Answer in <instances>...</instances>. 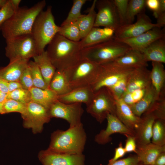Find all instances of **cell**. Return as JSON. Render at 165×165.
Masks as SVG:
<instances>
[{"mask_svg":"<svg viewBox=\"0 0 165 165\" xmlns=\"http://www.w3.org/2000/svg\"><path fill=\"white\" fill-rule=\"evenodd\" d=\"M79 41L70 40L57 33L46 50L56 69L66 71L82 59Z\"/></svg>","mask_w":165,"mask_h":165,"instance_id":"obj_1","label":"cell"},{"mask_svg":"<svg viewBox=\"0 0 165 165\" xmlns=\"http://www.w3.org/2000/svg\"><path fill=\"white\" fill-rule=\"evenodd\" d=\"M60 27L58 34L67 39L75 42H79L82 39L76 21L61 25Z\"/></svg>","mask_w":165,"mask_h":165,"instance_id":"obj_33","label":"cell"},{"mask_svg":"<svg viewBox=\"0 0 165 165\" xmlns=\"http://www.w3.org/2000/svg\"><path fill=\"white\" fill-rule=\"evenodd\" d=\"M29 91L31 101L40 105L48 110L58 100V95L49 88L43 89L33 87Z\"/></svg>","mask_w":165,"mask_h":165,"instance_id":"obj_27","label":"cell"},{"mask_svg":"<svg viewBox=\"0 0 165 165\" xmlns=\"http://www.w3.org/2000/svg\"><path fill=\"white\" fill-rule=\"evenodd\" d=\"M8 82L0 78V91L8 94L9 93Z\"/></svg>","mask_w":165,"mask_h":165,"instance_id":"obj_49","label":"cell"},{"mask_svg":"<svg viewBox=\"0 0 165 165\" xmlns=\"http://www.w3.org/2000/svg\"><path fill=\"white\" fill-rule=\"evenodd\" d=\"M129 76L121 79L113 85L107 88L116 100L121 99L125 92Z\"/></svg>","mask_w":165,"mask_h":165,"instance_id":"obj_38","label":"cell"},{"mask_svg":"<svg viewBox=\"0 0 165 165\" xmlns=\"http://www.w3.org/2000/svg\"><path fill=\"white\" fill-rule=\"evenodd\" d=\"M7 0H0V8H1L6 3Z\"/></svg>","mask_w":165,"mask_h":165,"instance_id":"obj_53","label":"cell"},{"mask_svg":"<svg viewBox=\"0 0 165 165\" xmlns=\"http://www.w3.org/2000/svg\"><path fill=\"white\" fill-rule=\"evenodd\" d=\"M146 0H129L126 17L127 24L133 23L136 16L145 12Z\"/></svg>","mask_w":165,"mask_h":165,"instance_id":"obj_32","label":"cell"},{"mask_svg":"<svg viewBox=\"0 0 165 165\" xmlns=\"http://www.w3.org/2000/svg\"><path fill=\"white\" fill-rule=\"evenodd\" d=\"M29 61L18 60L10 61L6 66L0 69V78L9 82L18 81Z\"/></svg>","mask_w":165,"mask_h":165,"instance_id":"obj_24","label":"cell"},{"mask_svg":"<svg viewBox=\"0 0 165 165\" xmlns=\"http://www.w3.org/2000/svg\"><path fill=\"white\" fill-rule=\"evenodd\" d=\"M7 94L0 91V104L3 103L7 99Z\"/></svg>","mask_w":165,"mask_h":165,"instance_id":"obj_52","label":"cell"},{"mask_svg":"<svg viewBox=\"0 0 165 165\" xmlns=\"http://www.w3.org/2000/svg\"><path fill=\"white\" fill-rule=\"evenodd\" d=\"M29 67L34 86L43 89L49 88L45 82L40 69L33 61H29L28 63Z\"/></svg>","mask_w":165,"mask_h":165,"instance_id":"obj_37","label":"cell"},{"mask_svg":"<svg viewBox=\"0 0 165 165\" xmlns=\"http://www.w3.org/2000/svg\"><path fill=\"white\" fill-rule=\"evenodd\" d=\"M145 61L165 63V37L153 42L141 52Z\"/></svg>","mask_w":165,"mask_h":165,"instance_id":"obj_25","label":"cell"},{"mask_svg":"<svg viewBox=\"0 0 165 165\" xmlns=\"http://www.w3.org/2000/svg\"><path fill=\"white\" fill-rule=\"evenodd\" d=\"M6 56L10 61L18 60L29 61L39 54L37 45L31 34L6 40Z\"/></svg>","mask_w":165,"mask_h":165,"instance_id":"obj_6","label":"cell"},{"mask_svg":"<svg viewBox=\"0 0 165 165\" xmlns=\"http://www.w3.org/2000/svg\"><path fill=\"white\" fill-rule=\"evenodd\" d=\"M137 16V20L134 23L120 25L115 31L116 39L121 40L134 37L154 28H161L157 24L153 23L145 12Z\"/></svg>","mask_w":165,"mask_h":165,"instance_id":"obj_12","label":"cell"},{"mask_svg":"<svg viewBox=\"0 0 165 165\" xmlns=\"http://www.w3.org/2000/svg\"><path fill=\"white\" fill-rule=\"evenodd\" d=\"M157 99L155 91L151 84L139 101L129 106L134 115L140 117Z\"/></svg>","mask_w":165,"mask_h":165,"instance_id":"obj_29","label":"cell"},{"mask_svg":"<svg viewBox=\"0 0 165 165\" xmlns=\"http://www.w3.org/2000/svg\"></svg>","mask_w":165,"mask_h":165,"instance_id":"obj_56","label":"cell"},{"mask_svg":"<svg viewBox=\"0 0 165 165\" xmlns=\"http://www.w3.org/2000/svg\"><path fill=\"white\" fill-rule=\"evenodd\" d=\"M127 138L125 146L124 147L126 153L134 152L135 153L137 144L134 136L126 135Z\"/></svg>","mask_w":165,"mask_h":165,"instance_id":"obj_45","label":"cell"},{"mask_svg":"<svg viewBox=\"0 0 165 165\" xmlns=\"http://www.w3.org/2000/svg\"><path fill=\"white\" fill-rule=\"evenodd\" d=\"M9 92H12L16 89L22 88V86L18 81H11L8 82Z\"/></svg>","mask_w":165,"mask_h":165,"instance_id":"obj_48","label":"cell"},{"mask_svg":"<svg viewBox=\"0 0 165 165\" xmlns=\"http://www.w3.org/2000/svg\"><path fill=\"white\" fill-rule=\"evenodd\" d=\"M115 30L106 27H93L79 41L82 48L94 46L110 39L114 36Z\"/></svg>","mask_w":165,"mask_h":165,"instance_id":"obj_19","label":"cell"},{"mask_svg":"<svg viewBox=\"0 0 165 165\" xmlns=\"http://www.w3.org/2000/svg\"><path fill=\"white\" fill-rule=\"evenodd\" d=\"M38 159L43 165H85V156L80 154H65L41 151Z\"/></svg>","mask_w":165,"mask_h":165,"instance_id":"obj_15","label":"cell"},{"mask_svg":"<svg viewBox=\"0 0 165 165\" xmlns=\"http://www.w3.org/2000/svg\"><path fill=\"white\" fill-rule=\"evenodd\" d=\"M49 112L51 118L64 119L72 127L82 123L81 119L84 110L81 103L67 104L57 100L51 106Z\"/></svg>","mask_w":165,"mask_h":165,"instance_id":"obj_11","label":"cell"},{"mask_svg":"<svg viewBox=\"0 0 165 165\" xmlns=\"http://www.w3.org/2000/svg\"><path fill=\"white\" fill-rule=\"evenodd\" d=\"M150 86L146 88L125 93L121 99L129 105H133L142 98Z\"/></svg>","mask_w":165,"mask_h":165,"instance_id":"obj_40","label":"cell"},{"mask_svg":"<svg viewBox=\"0 0 165 165\" xmlns=\"http://www.w3.org/2000/svg\"><path fill=\"white\" fill-rule=\"evenodd\" d=\"M33 58L34 61L39 68L44 80L49 88L50 82L56 68L53 64L46 51L44 50Z\"/></svg>","mask_w":165,"mask_h":165,"instance_id":"obj_28","label":"cell"},{"mask_svg":"<svg viewBox=\"0 0 165 165\" xmlns=\"http://www.w3.org/2000/svg\"><path fill=\"white\" fill-rule=\"evenodd\" d=\"M2 104H0V114H1V113Z\"/></svg>","mask_w":165,"mask_h":165,"instance_id":"obj_54","label":"cell"},{"mask_svg":"<svg viewBox=\"0 0 165 165\" xmlns=\"http://www.w3.org/2000/svg\"><path fill=\"white\" fill-rule=\"evenodd\" d=\"M98 9L94 27L108 28L115 31L120 26L116 7L112 0H97Z\"/></svg>","mask_w":165,"mask_h":165,"instance_id":"obj_13","label":"cell"},{"mask_svg":"<svg viewBox=\"0 0 165 165\" xmlns=\"http://www.w3.org/2000/svg\"><path fill=\"white\" fill-rule=\"evenodd\" d=\"M26 105L12 99H7L2 104L1 114L17 112L22 115L26 112Z\"/></svg>","mask_w":165,"mask_h":165,"instance_id":"obj_36","label":"cell"},{"mask_svg":"<svg viewBox=\"0 0 165 165\" xmlns=\"http://www.w3.org/2000/svg\"><path fill=\"white\" fill-rule=\"evenodd\" d=\"M97 0L93 1L88 9V13L83 14L76 21L79 29L82 39L84 38L94 27L97 13L95 10Z\"/></svg>","mask_w":165,"mask_h":165,"instance_id":"obj_31","label":"cell"},{"mask_svg":"<svg viewBox=\"0 0 165 165\" xmlns=\"http://www.w3.org/2000/svg\"><path fill=\"white\" fill-rule=\"evenodd\" d=\"M87 139L82 123L66 130H57L52 134L49 152L65 154H83Z\"/></svg>","mask_w":165,"mask_h":165,"instance_id":"obj_2","label":"cell"},{"mask_svg":"<svg viewBox=\"0 0 165 165\" xmlns=\"http://www.w3.org/2000/svg\"><path fill=\"white\" fill-rule=\"evenodd\" d=\"M12 6L15 11V12L17 11L20 7V4L21 2L20 0H10Z\"/></svg>","mask_w":165,"mask_h":165,"instance_id":"obj_51","label":"cell"},{"mask_svg":"<svg viewBox=\"0 0 165 165\" xmlns=\"http://www.w3.org/2000/svg\"><path fill=\"white\" fill-rule=\"evenodd\" d=\"M150 72L151 84L158 99L165 97V70L163 63L152 62Z\"/></svg>","mask_w":165,"mask_h":165,"instance_id":"obj_23","label":"cell"},{"mask_svg":"<svg viewBox=\"0 0 165 165\" xmlns=\"http://www.w3.org/2000/svg\"><path fill=\"white\" fill-rule=\"evenodd\" d=\"M7 99H12L25 104H27L31 101L29 90L23 88L9 92L7 94Z\"/></svg>","mask_w":165,"mask_h":165,"instance_id":"obj_39","label":"cell"},{"mask_svg":"<svg viewBox=\"0 0 165 165\" xmlns=\"http://www.w3.org/2000/svg\"><path fill=\"white\" fill-rule=\"evenodd\" d=\"M153 165H165V152L159 155Z\"/></svg>","mask_w":165,"mask_h":165,"instance_id":"obj_50","label":"cell"},{"mask_svg":"<svg viewBox=\"0 0 165 165\" xmlns=\"http://www.w3.org/2000/svg\"><path fill=\"white\" fill-rule=\"evenodd\" d=\"M86 106L87 112L100 123L106 119L108 114L116 116V100L106 87L94 92Z\"/></svg>","mask_w":165,"mask_h":165,"instance_id":"obj_8","label":"cell"},{"mask_svg":"<svg viewBox=\"0 0 165 165\" xmlns=\"http://www.w3.org/2000/svg\"><path fill=\"white\" fill-rule=\"evenodd\" d=\"M110 62L115 65L124 67L137 68L148 66V62L145 61L142 53L140 51L132 49Z\"/></svg>","mask_w":165,"mask_h":165,"instance_id":"obj_26","label":"cell"},{"mask_svg":"<svg viewBox=\"0 0 165 165\" xmlns=\"http://www.w3.org/2000/svg\"><path fill=\"white\" fill-rule=\"evenodd\" d=\"M87 0H74L72 8L66 19L62 23L63 25L72 22H76L83 16L81 13V10Z\"/></svg>","mask_w":165,"mask_h":165,"instance_id":"obj_35","label":"cell"},{"mask_svg":"<svg viewBox=\"0 0 165 165\" xmlns=\"http://www.w3.org/2000/svg\"><path fill=\"white\" fill-rule=\"evenodd\" d=\"M150 72L151 71L147 67L136 68L128 76L127 88L124 94L146 88L150 86Z\"/></svg>","mask_w":165,"mask_h":165,"instance_id":"obj_18","label":"cell"},{"mask_svg":"<svg viewBox=\"0 0 165 165\" xmlns=\"http://www.w3.org/2000/svg\"><path fill=\"white\" fill-rule=\"evenodd\" d=\"M106 119L107 125L105 129H102L94 138L95 141L101 145H105L112 140L111 135L118 133L125 135L134 136V132L127 128L115 115L108 114Z\"/></svg>","mask_w":165,"mask_h":165,"instance_id":"obj_14","label":"cell"},{"mask_svg":"<svg viewBox=\"0 0 165 165\" xmlns=\"http://www.w3.org/2000/svg\"><path fill=\"white\" fill-rule=\"evenodd\" d=\"M141 165H144V164H141Z\"/></svg>","mask_w":165,"mask_h":165,"instance_id":"obj_55","label":"cell"},{"mask_svg":"<svg viewBox=\"0 0 165 165\" xmlns=\"http://www.w3.org/2000/svg\"><path fill=\"white\" fill-rule=\"evenodd\" d=\"M99 65L84 59L65 71L72 89L90 86L96 78Z\"/></svg>","mask_w":165,"mask_h":165,"instance_id":"obj_7","label":"cell"},{"mask_svg":"<svg viewBox=\"0 0 165 165\" xmlns=\"http://www.w3.org/2000/svg\"><path fill=\"white\" fill-rule=\"evenodd\" d=\"M116 7L120 25L127 24L126 17L129 0H112Z\"/></svg>","mask_w":165,"mask_h":165,"instance_id":"obj_41","label":"cell"},{"mask_svg":"<svg viewBox=\"0 0 165 165\" xmlns=\"http://www.w3.org/2000/svg\"><path fill=\"white\" fill-rule=\"evenodd\" d=\"M60 26L57 25L52 11V7L48 6L37 16L33 23L31 34L36 42L39 54L58 33Z\"/></svg>","mask_w":165,"mask_h":165,"instance_id":"obj_5","label":"cell"},{"mask_svg":"<svg viewBox=\"0 0 165 165\" xmlns=\"http://www.w3.org/2000/svg\"><path fill=\"white\" fill-rule=\"evenodd\" d=\"M135 68L116 66L111 62L100 64L96 78L90 87L94 92L109 87L129 75Z\"/></svg>","mask_w":165,"mask_h":165,"instance_id":"obj_9","label":"cell"},{"mask_svg":"<svg viewBox=\"0 0 165 165\" xmlns=\"http://www.w3.org/2000/svg\"><path fill=\"white\" fill-rule=\"evenodd\" d=\"M46 4V1L42 0L30 8L20 7L1 27V31L5 40L31 34L36 18Z\"/></svg>","mask_w":165,"mask_h":165,"instance_id":"obj_3","label":"cell"},{"mask_svg":"<svg viewBox=\"0 0 165 165\" xmlns=\"http://www.w3.org/2000/svg\"><path fill=\"white\" fill-rule=\"evenodd\" d=\"M94 93L90 86L77 88L58 96V100L65 104L83 103L86 105L91 100Z\"/></svg>","mask_w":165,"mask_h":165,"instance_id":"obj_22","label":"cell"},{"mask_svg":"<svg viewBox=\"0 0 165 165\" xmlns=\"http://www.w3.org/2000/svg\"><path fill=\"white\" fill-rule=\"evenodd\" d=\"M23 88L29 90L34 87L28 64L23 71L19 80Z\"/></svg>","mask_w":165,"mask_h":165,"instance_id":"obj_43","label":"cell"},{"mask_svg":"<svg viewBox=\"0 0 165 165\" xmlns=\"http://www.w3.org/2000/svg\"><path fill=\"white\" fill-rule=\"evenodd\" d=\"M15 11L10 0H7L0 9V31L2 24L14 14Z\"/></svg>","mask_w":165,"mask_h":165,"instance_id":"obj_42","label":"cell"},{"mask_svg":"<svg viewBox=\"0 0 165 165\" xmlns=\"http://www.w3.org/2000/svg\"><path fill=\"white\" fill-rule=\"evenodd\" d=\"M157 118L152 112L146 111L141 117V120L134 131L137 145L151 142L153 123Z\"/></svg>","mask_w":165,"mask_h":165,"instance_id":"obj_17","label":"cell"},{"mask_svg":"<svg viewBox=\"0 0 165 165\" xmlns=\"http://www.w3.org/2000/svg\"><path fill=\"white\" fill-rule=\"evenodd\" d=\"M126 153L122 142L120 143L119 146L115 148V153L112 158L109 160L107 165H111L115 162L122 157Z\"/></svg>","mask_w":165,"mask_h":165,"instance_id":"obj_46","label":"cell"},{"mask_svg":"<svg viewBox=\"0 0 165 165\" xmlns=\"http://www.w3.org/2000/svg\"><path fill=\"white\" fill-rule=\"evenodd\" d=\"M165 37V28L161 29V28L155 27L135 37L116 39L127 44L132 49L141 53L154 41Z\"/></svg>","mask_w":165,"mask_h":165,"instance_id":"obj_16","label":"cell"},{"mask_svg":"<svg viewBox=\"0 0 165 165\" xmlns=\"http://www.w3.org/2000/svg\"><path fill=\"white\" fill-rule=\"evenodd\" d=\"M49 88L58 96L66 94L72 90L65 71L56 70L50 82Z\"/></svg>","mask_w":165,"mask_h":165,"instance_id":"obj_30","label":"cell"},{"mask_svg":"<svg viewBox=\"0 0 165 165\" xmlns=\"http://www.w3.org/2000/svg\"><path fill=\"white\" fill-rule=\"evenodd\" d=\"M145 4L146 6L152 12L154 16L159 9L160 0H146Z\"/></svg>","mask_w":165,"mask_h":165,"instance_id":"obj_47","label":"cell"},{"mask_svg":"<svg viewBox=\"0 0 165 165\" xmlns=\"http://www.w3.org/2000/svg\"><path fill=\"white\" fill-rule=\"evenodd\" d=\"M152 143L160 145H165V120L156 119L152 129Z\"/></svg>","mask_w":165,"mask_h":165,"instance_id":"obj_34","label":"cell"},{"mask_svg":"<svg viewBox=\"0 0 165 165\" xmlns=\"http://www.w3.org/2000/svg\"><path fill=\"white\" fill-rule=\"evenodd\" d=\"M142 164L136 155H131L128 157L119 160L111 165H141Z\"/></svg>","mask_w":165,"mask_h":165,"instance_id":"obj_44","label":"cell"},{"mask_svg":"<svg viewBox=\"0 0 165 165\" xmlns=\"http://www.w3.org/2000/svg\"><path fill=\"white\" fill-rule=\"evenodd\" d=\"M127 45L112 38L91 46L82 49V59L99 65L112 62L131 50Z\"/></svg>","mask_w":165,"mask_h":165,"instance_id":"obj_4","label":"cell"},{"mask_svg":"<svg viewBox=\"0 0 165 165\" xmlns=\"http://www.w3.org/2000/svg\"><path fill=\"white\" fill-rule=\"evenodd\" d=\"M116 116L127 128L134 131L140 121L141 117L134 115L129 106L121 99L116 100Z\"/></svg>","mask_w":165,"mask_h":165,"instance_id":"obj_21","label":"cell"},{"mask_svg":"<svg viewBox=\"0 0 165 165\" xmlns=\"http://www.w3.org/2000/svg\"><path fill=\"white\" fill-rule=\"evenodd\" d=\"M21 116L24 127L31 129L34 134L41 132L44 125L48 123L51 118L48 110L32 101L27 104L26 112Z\"/></svg>","mask_w":165,"mask_h":165,"instance_id":"obj_10","label":"cell"},{"mask_svg":"<svg viewBox=\"0 0 165 165\" xmlns=\"http://www.w3.org/2000/svg\"><path fill=\"white\" fill-rule=\"evenodd\" d=\"M165 152V145L160 146L151 142L144 145H137L135 152L143 164L153 165L161 153Z\"/></svg>","mask_w":165,"mask_h":165,"instance_id":"obj_20","label":"cell"}]
</instances>
